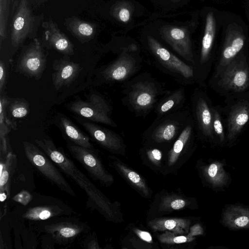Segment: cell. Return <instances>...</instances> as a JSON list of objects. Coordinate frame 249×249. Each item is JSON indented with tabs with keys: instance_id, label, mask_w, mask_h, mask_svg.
Wrapping results in <instances>:
<instances>
[{
	"instance_id": "18",
	"label": "cell",
	"mask_w": 249,
	"mask_h": 249,
	"mask_svg": "<svg viewBox=\"0 0 249 249\" xmlns=\"http://www.w3.org/2000/svg\"><path fill=\"white\" fill-rule=\"evenodd\" d=\"M130 96L131 103L135 109L144 110L149 108L153 104L156 91L150 83L139 82L134 86Z\"/></svg>"
},
{
	"instance_id": "20",
	"label": "cell",
	"mask_w": 249,
	"mask_h": 249,
	"mask_svg": "<svg viewBox=\"0 0 249 249\" xmlns=\"http://www.w3.org/2000/svg\"><path fill=\"white\" fill-rule=\"evenodd\" d=\"M215 23L212 12L209 13L206 17L204 34L202 40L199 63L201 66L212 65L211 51L214 41Z\"/></svg>"
},
{
	"instance_id": "28",
	"label": "cell",
	"mask_w": 249,
	"mask_h": 249,
	"mask_svg": "<svg viewBox=\"0 0 249 249\" xmlns=\"http://www.w3.org/2000/svg\"><path fill=\"white\" fill-rule=\"evenodd\" d=\"M115 165L124 176L145 196L149 195L148 187L142 178L136 172L130 169L119 162Z\"/></svg>"
},
{
	"instance_id": "27",
	"label": "cell",
	"mask_w": 249,
	"mask_h": 249,
	"mask_svg": "<svg viewBox=\"0 0 249 249\" xmlns=\"http://www.w3.org/2000/svg\"><path fill=\"white\" fill-rule=\"evenodd\" d=\"M192 127L190 125L187 126L175 142L169 155L168 163L169 166L173 165L178 159L184 146L190 137Z\"/></svg>"
},
{
	"instance_id": "1",
	"label": "cell",
	"mask_w": 249,
	"mask_h": 249,
	"mask_svg": "<svg viewBox=\"0 0 249 249\" xmlns=\"http://www.w3.org/2000/svg\"><path fill=\"white\" fill-rule=\"evenodd\" d=\"M35 142L53 163L85 191L88 196V204L90 207L97 209L109 218L112 217L110 203L73 161L55 146L52 141L44 139L36 140Z\"/></svg>"
},
{
	"instance_id": "13",
	"label": "cell",
	"mask_w": 249,
	"mask_h": 249,
	"mask_svg": "<svg viewBox=\"0 0 249 249\" xmlns=\"http://www.w3.org/2000/svg\"><path fill=\"white\" fill-rule=\"evenodd\" d=\"M52 81L54 88L58 90L62 87L70 85L78 76L81 67L79 64L66 59L53 62Z\"/></svg>"
},
{
	"instance_id": "15",
	"label": "cell",
	"mask_w": 249,
	"mask_h": 249,
	"mask_svg": "<svg viewBox=\"0 0 249 249\" xmlns=\"http://www.w3.org/2000/svg\"><path fill=\"white\" fill-rule=\"evenodd\" d=\"M244 45L245 39L241 35H236L228 38L224 44L219 58L215 62L213 75L217 74L241 53Z\"/></svg>"
},
{
	"instance_id": "10",
	"label": "cell",
	"mask_w": 249,
	"mask_h": 249,
	"mask_svg": "<svg viewBox=\"0 0 249 249\" xmlns=\"http://www.w3.org/2000/svg\"><path fill=\"white\" fill-rule=\"evenodd\" d=\"M89 227L78 220H63L44 225L43 231L50 234L56 243L65 245L73 241Z\"/></svg>"
},
{
	"instance_id": "21",
	"label": "cell",
	"mask_w": 249,
	"mask_h": 249,
	"mask_svg": "<svg viewBox=\"0 0 249 249\" xmlns=\"http://www.w3.org/2000/svg\"><path fill=\"white\" fill-rule=\"evenodd\" d=\"M17 165V157L11 152L7 154L3 162H0V200L4 201L10 196L11 181Z\"/></svg>"
},
{
	"instance_id": "37",
	"label": "cell",
	"mask_w": 249,
	"mask_h": 249,
	"mask_svg": "<svg viewBox=\"0 0 249 249\" xmlns=\"http://www.w3.org/2000/svg\"><path fill=\"white\" fill-rule=\"evenodd\" d=\"M149 159L154 164L158 165L162 158V153L159 149H153L147 152Z\"/></svg>"
},
{
	"instance_id": "43",
	"label": "cell",
	"mask_w": 249,
	"mask_h": 249,
	"mask_svg": "<svg viewBox=\"0 0 249 249\" xmlns=\"http://www.w3.org/2000/svg\"><path fill=\"white\" fill-rule=\"evenodd\" d=\"M171 0V1H178V0Z\"/></svg>"
},
{
	"instance_id": "35",
	"label": "cell",
	"mask_w": 249,
	"mask_h": 249,
	"mask_svg": "<svg viewBox=\"0 0 249 249\" xmlns=\"http://www.w3.org/2000/svg\"><path fill=\"white\" fill-rule=\"evenodd\" d=\"M186 204V202L181 198H165L162 202V210H179L183 208Z\"/></svg>"
},
{
	"instance_id": "4",
	"label": "cell",
	"mask_w": 249,
	"mask_h": 249,
	"mask_svg": "<svg viewBox=\"0 0 249 249\" xmlns=\"http://www.w3.org/2000/svg\"><path fill=\"white\" fill-rule=\"evenodd\" d=\"M23 145L28 160L44 176L62 191L75 196L73 189L44 152L29 142H24Z\"/></svg>"
},
{
	"instance_id": "7",
	"label": "cell",
	"mask_w": 249,
	"mask_h": 249,
	"mask_svg": "<svg viewBox=\"0 0 249 249\" xmlns=\"http://www.w3.org/2000/svg\"><path fill=\"white\" fill-rule=\"evenodd\" d=\"M67 147L72 155L87 171L93 179L104 184H109L113 178L104 168L96 151L76 144H69Z\"/></svg>"
},
{
	"instance_id": "25",
	"label": "cell",
	"mask_w": 249,
	"mask_h": 249,
	"mask_svg": "<svg viewBox=\"0 0 249 249\" xmlns=\"http://www.w3.org/2000/svg\"><path fill=\"white\" fill-rule=\"evenodd\" d=\"M60 125L69 139L75 144L95 151L89 137L83 133L68 118H60Z\"/></svg>"
},
{
	"instance_id": "40",
	"label": "cell",
	"mask_w": 249,
	"mask_h": 249,
	"mask_svg": "<svg viewBox=\"0 0 249 249\" xmlns=\"http://www.w3.org/2000/svg\"><path fill=\"white\" fill-rule=\"evenodd\" d=\"M134 231L142 240L149 243L153 242L152 236L149 232L137 229H134Z\"/></svg>"
},
{
	"instance_id": "41",
	"label": "cell",
	"mask_w": 249,
	"mask_h": 249,
	"mask_svg": "<svg viewBox=\"0 0 249 249\" xmlns=\"http://www.w3.org/2000/svg\"><path fill=\"white\" fill-rule=\"evenodd\" d=\"M203 233V229L201 226L199 224H196L190 228V232L188 234L192 236H195L202 235Z\"/></svg>"
},
{
	"instance_id": "29",
	"label": "cell",
	"mask_w": 249,
	"mask_h": 249,
	"mask_svg": "<svg viewBox=\"0 0 249 249\" xmlns=\"http://www.w3.org/2000/svg\"><path fill=\"white\" fill-rule=\"evenodd\" d=\"M212 126L214 136L222 145L226 141V133L223 125L222 109L218 106L212 107Z\"/></svg>"
},
{
	"instance_id": "30",
	"label": "cell",
	"mask_w": 249,
	"mask_h": 249,
	"mask_svg": "<svg viewBox=\"0 0 249 249\" xmlns=\"http://www.w3.org/2000/svg\"><path fill=\"white\" fill-rule=\"evenodd\" d=\"M133 8L131 3L122 1L116 3L111 8L112 16L119 21L128 22L131 17Z\"/></svg>"
},
{
	"instance_id": "14",
	"label": "cell",
	"mask_w": 249,
	"mask_h": 249,
	"mask_svg": "<svg viewBox=\"0 0 249 249\" xmlns=\"http://www.w3.org/2000/svg\"><path fill=\"white\" fill-rule=\"evenodd\" d=\"M42 27L46 40L52 48L64 55L73 54V44L55 22L49 20L42 23Z\"/></svg>"
},
{
	"instance_id": "17",
	"label": "cell",
	"mask_w": 249,
	"mask_h": 249,
	"mask_svg": "<svg viewBox=\"0 0 249 249\" xmlns=\"http://www.w3.org/2000/svg\"><path fill=\"white\" fill-rule=\"evenodd\" d=\"M82 125L93 139L104 147L112 151L121 148V141L112 132L89 122H83Z\"/></svg>"
},
{
	"instance_id": "5",
	"label": "cell",
	"mask_w": 249,
	"mask_h": 249,
	"mask_svg": "<svg viewBox=\"0 0 249 249\" xmlns=\"http://www.w3.org/2000/svg\"><path fill=\"white\" fill-rule=\"evenodd\" d=\"M70 110L91 121L115 126L110 117V109L105 100L92 93L87 101L77 100L71 104Z\"/></svg>"
},
{
	"instance_id": "3",
	"label": "cell",
	"mask_w": 249,
	"mask_h": 249,
	"mask_svg": "<svg viewBox=\"0 0 249 249\" xmlns=\"http://www.w3.org/2000/svg\"><path fill=\"white\" fill-rule=\"evenodd\" d=\"M226 98L222 111L226 117V141L229 146L235 142L249 121V91Z\"/></svg>"
},
{
	"instance_id": "2",
	"label": "cell",
	"mask_w": 249,
	"mask_h": 249,
	"mask_svg": "<svg viewBox=\"0 0 249 249\" xmlns=\"http://www.w3.org/2000/svg\"><path fill=\"white\" fill-rule=\"evenodd\" d=\"M211 87L221 96L227 97L243 93L249 88V61L242 52L217 74L212 75Z\"/></svg>"
},
{
	"instance_id": "38",
	"label": "cell",
	"mask_w": 249,
	"mask_h": 249,
	"mask_svg": "<svg viewBox=\"0 0 249 249\" xmlns=\"http://www.w3.org/2000/svg\"><path fill=\"white\" fill-rule=\"evenodd\" d=\"M31 195L29 194L27 192L23 191L16 196L14 197V199L22 204L26 205L31 200Z\"/></svg>"
},
{
	"instance_id": "6",
	"label": "cell",
	"mask_w": 249,
	"mask_h": 249,
	"mask_svg": "<svg viewBox=\"0 0 249 249\" xmlns=\"http://www.w3.org/2000/svg\"><path fill=\"white\" fill-rule=\"evenodd\" d=\"M15 8L11 26V39L15 47L21 45L32 34L35 25L27 0H20Z\"/></svg>"
},
{
	"instance_id": "24",
	"label": "cell",
	"mask_w": 249,
	"mask_h": 249,
	"mask_svg": "<svg viewBox=\"0 0 249 249\" xmlns=\"http://www.w3.org/2000/svg\"><path fill=\"white\" fill-rule=\"evenodd\" d=\"M190 221L183 218H159L148 222V226L155 231H171L173 232L182 235L187 232Z\"/></svg>"
},
{
	"instance_id": "8",
	"label": "cell",
	"mask_w": 249,
	"mask_h": 249,
	"mask_svg": "<svg viewBox=\"0 0 249 249\" xmlns=\"http://www.w3.org/2000/svg\"><path fill=\"white\" fill-rule=\"evenodd\" d=\"M46 62L42 45L39 40L35 38L22 50L17 68L26 76L39 79L45 70Z\"/></svg>"
},
{
	"instance_id": "19",
	"label": "cell",
	"mask_w": 249,
	"mask_h": 249,
	"mask_svg": "<svg viewBox=\"0 0 249 249\" xmlns=\"http://www.w3.org/2000/svg\"><path fill=\"white\" fill-rule=\"evenodd\" d=\"M222 222L226 227L233 230L249 229V209L230 205L223 214Z\"/></svg>"
},
{
	"instance_id": "31",
	"label": "cell",
	"mask_w": 249,
	"mask_h": 249,
	"mask_svg": "<svg viewBox=\"0 0 249 249\" xmlns=\"http://www.w3.org/2000/svg\"><path fill=\"white\" fill-rule=\"evenodd\" d=\"M7 107L11 115L15 118H23L29 112V103L22 98L10 99Z\"/></svg>"
},
{
	"instance_id": "16",
	"label": "cell",
	"mask_w": 249,
	"mask_h": 249,
	"mask_svg": "<svg viewBox=\"0 0 249 249\" xmlns=\"http://www.w3.org/2000/svg\"><path fill=\"white\" fill-rule=\"evenodd\" d=\"M212 106L208 98L200 96L196 105V113L198 127L202 134L211 140L214 136L212 126Z\"/></svg>"
},
{
	"instance_id": "23",
	"label": "cell",
	"mask_w": 249,
	"mask_h": 249,
	"mask_svg": "<svg viewBox=\"0 0 249 249\" xmlns=\"http://www.w3.org/2000/svg\"><path fill=\"white\" fill-rule=\"evenodd\" d=\"M134 67V63L130 57L123 56L105 69L103 75L108 80H123L131 73Z\"/></svg>"
},
{
	"instance_id": "9",
	"label": "cell",
	"mask_w": 249,
	"mask_h": 249,
	"mask_svg": "<svg viewBox=\"0 0 249 249\" xmlns=\"http://www.w3.org/2000/svg\"><path fill=\"white\" fill-rule=\"evenodd\" d=\"M162 38L187 61L194 63L191 42L187 28L174 25H165L160 29Z\"/></svg>"
},
{
	"instance_id": "11",
	"label": "cell",
	"mask_w": 249,
	"mask_h": 249,
	"mask_svg": "<svg viewBox=\"0 0 249 249\" xmlns=\"http://www.w3.org/2000/svg\"><path fill=\"white\" fill-rule=\"evenodd\" d=\"M148 45L154 55L171 71L179 73L186 78H192L193 70L174 55L151 36H147Z\"/></svg>"
},
{
	"instance_id": "36",
	"label": "cell",
	"mask_w": 249,
	"mask_h": 249,
	"mask_svg": "<svg viewBox=\"0 0 249 249\" xmlns=\"http://www.w3.org/2000/svg\"><path fill=\"white\" fill-rule=\"evenodd\" d=\"M180 96L179 92H177L171 96L160 106V112L162 113L169 110L180 100Z\"/></svg>"
},
{
	"instance_id": "26",
	"label": "cell",
	"mask_w": 249,
	"mask_h": 249,
	"mask_svg": "<svg viewBox=\"0 0 249 249\" xmlns=\"http://www.w3.org/2000/svg\"><path fill=\"white\" fill-rule=\"evenodd\" d=\"M207 181L213 187H222L226 185L228 176L222 163L216 161L206 166L203 170Z\"/></svg>"
},
{
	"instance_id": "22",
	"label": "cell",
	"mask_w": 249,
	"mask_h": 249,
	"mask_svg": "<svg viewBox=\"0 0 249 249\" xmlns=\"http://www.w3.org/2000/svg\"><path fill=\"white\" fill-rule=\"evenodd\" d=\"M65 25L67 29L82 42L90 40L96 32L94 24L84 21L75 16L67 18Z\"/></svg>"
},
{
	"instance_id": "33",
	"label": "cell",
	"mask_w": 249,
	"mask_h": 249,
	"mask_svg": "<svg viewBox=\"0 0 249 249\" xmlns=\"http://www.w3.org/2000/svg\"><path fill=\"white\" fill-rule=\"evenodd\" d=\"M11 0H0V43L7 36V27Z\"/></svg>"
},
{
	"instance_id": "34",
	"label": "cell",
	"mask_w": 249,
	"mask_h": 249,
	"mask_svg": "<svg viewBox=\"0 0 249 249\" xmlns=\"http://www.w3.org/2000/svg\"><path fill=\"white\" fill-rule=\"evenodd\" d=\"M160 242L167 244H181L193 241L195 237L190 236L182 235L166 231L164 233L158 236Z\"/></svg>"
},
{
	"instance_id": "42",
	"label": "cell",
	"mask_w": 249,
	"mask_h": 249,
	"mask_svg": "<svg viewBox=\"0 0 249 249\" xmlns=\"http://www.w3.org/2000/svg\"><path fill=\"white\" fill-rule=\"evenodd\" d=\"M85 248L86 249H100L97 241L96 240L88 239L85 243Z\"/></svg>"
},
{
	"instance_id": "32",
	"label": "cell",
	"mask_w": 249,
	"mask_h": 249,
	"mask_svg": "<svg viewBox=\"0 0 249 249\" xmlns=\"http://www.w3.org/2000/svg\"><path fill=\"white\" fill-rule=\"evenodd\" d=\"M177 126L172 123L161 124L154 131L152 137L157 142H161L171 140L176 134Z\"/></svg>"
},
{
	"instance_id": "12",
	"label": "cell",
	"mask_w": 249,
	"mask_h": 249,
	"mask_svg": "<svg viewBox=\"0 0 249 249\" xmlns=\"http://www.w3.org/2000/svg\"><path fill=\"white\" fill-rule=\"evenodd\" d=\"M73 210L61 202L34 205L29 207L22 214L24 219L34 221L44 220L62 215H71Z\"/></svg>"
},
{
	"instance_id": "39",
	"label": "cell",
	"mask_w": 249,
	"mask_h": 249,
	"mask_svg": "<svg viewBox=\"0 0 249 249\" xmlns=\"http://www.w3.org/2000/svg\"><path fill=\"white\" fill-rule=\"evenodd\" d=\"M6 81V68L4 63L0 62V92L1 93Z\"/></svg>"
}]
</instances>
